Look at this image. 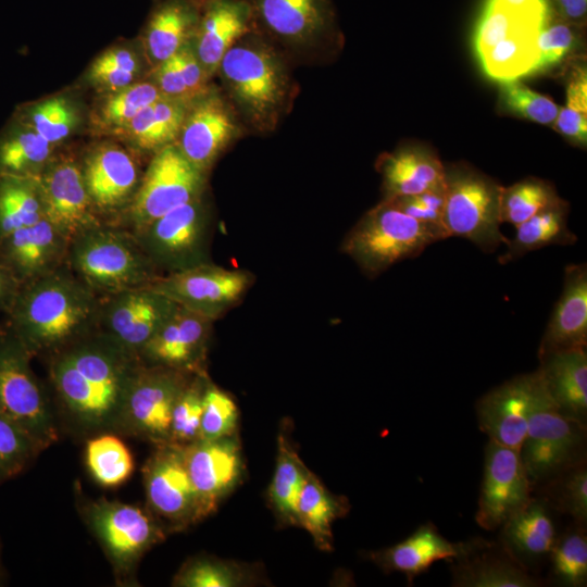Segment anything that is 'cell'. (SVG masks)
I'll return each mask as SVG.
<instances>
[{
	"label": "cell",
	"mask_w": 587,
	"mask_h": 587,
	"mask_svg": "<svg viewBox=\"0 0 587 587\" xmlns=\"http://www.w3.org/2000/svg\"><path fill=\"white\" fill-rule=\"evenodd\" d=\"M247 573L240 565L214 558L188 561L173 579L180 587H236L246 582Z\"/></svg>",
	"instance_id": "43"
},
{
	"label": "cell",
	"mask_w": 587,
	"mask_h": 587,
	"mask_svg": "<svg viewBox=\"0 0 587 587\" xmlns=\"http://www.w3.org/2000/svg\"><path fill=\"white\" fill-rule=\"evenodd\" d=\"M66 265L99 297L149 286L163 275L130 230L107 223L70 239Z\"/></svg>",
	"instance_id": "4"
},
{
	"label": "cell",
	"mask_w": 587,
	"mask_h": 587,
	"mask_svg": "<svg viewBox=\"0 0 587 587\" xmlns=\"http://www.w3.org/2000/svg\"><path fill=\"white\" fill-rule=\"evenodd\" d=\"M537 37L538 34H519L498 42L477 58L483 72L499 84L536 74L539 59Z\"/></svg>",
	"instance_id": "35"
},
{
	"label": "cell",
	"mask_w": 587,
	"mask_h": 587,
	"mask_svg": "<svg viewBox=\"0 0 587 587\" xmlns=\"http://www.w3.org/2000/svg\"><path fill=\"white\" fill-rule=\"evenodd\" d=\"M546 388L569 416L582 422L587 413L586 348L557 351L539 358Z\"/></svg>",
	"instance_id": "29"
},
{
	"label": "cell",
	"mask_w": 587,
	"mask_h": 587,
	"mask_svg": "<svg viewBox=\"0 0 587 587\" xmlns=\"http://www.w3.org/2000/svg\"><path fill=\"white\" fill-rule=\"evenodd\" d=\"M587 345V266L570 264L564 270L562 294L539 345V358Z\"/></svg>",
	"instance_id": "25"
},
{
	"label": "cell",
	"mask_w": 587,
	"mask_h": 587,
	"mask_svg": "<svg viewBox=\"0 0 587 587\" xmlns=\"http://www.w3.org/2000/svg\"><path fill=\"white\" fill-rule=\"evenodd\" d=\"M39 452L22 429L0 415V484L18 475Z\"/></svg>",
	"instance_id": "48"
},
{
	"label": "cell",
	"mask_w": 587,
	"mask_h": 587,
	"mask_svg": "<svg viewBox=\"0 0 587 587\" xmlns=\"http://www.w3.org/2000/svg\"><path fill=\"white\" fill-rule=\"evenodd\" d=\"M43 217L37 177L0 175V240Z\"/></svg>",
	"instance_id": "34"
},
{
	"label": "cell",
	"mask_w": 587,
	"mask_h": 587,
	"mask_svg": "<svg viewBox=\"0 0 587 587\" xmlns=\"http://www.w3.org/2000/svg\"><path fill=\"white\" fill-rule=\"evenodd\" d=\"M503 525L505 540L515 551L526 557L546 554L557 541L552 520L539 501L530 500Z\"/></svg>",
	"instance_id": "36"
},
{
	"label": "cell",
	"mask_w": 587,
	"mask_h": 587,
	"mask_svg": "<svg viewBox=\"0 0 587 587\" xmlns=\"http://www.w3.org/2000/svg\"><path fill=\"white\" fill-rule=\"evenodd\" d=\"M547 182L538 178L523 179L501 189L500 217L514 227L547 209L563 203Z\"/></svg>",
	"instance_id": "39"
},
{
	"label": "cell",
	"mask_w": 587,
	"mask_h": 587,
	"mask_svg": "<svg viewBox=\"0 0 587 587\" xmlns=\"http://www.w3.org/2000/svg\"><path fill=\"white\" fill-rule=\"evenodd\" d=\"M82 171L97 215L103 223L114 225L140 184L136 163L125 150L104 146L89 154Z\"/></svg>",
	"instance_id": "21"
},
{
	"label": "cell",
	"mask_w": 587,
	"mask_h": 587,
	"mask_svg": "<svg viewBox=\"0 0 587 587\" xmlns=\"http://www.w3.org/2000/svg\"><path fill=\"white\" fill-rule=\"evenodd\" d=\"M555 130L574 141L585 146L587 142V115L586 113L564 107L553 123Z\"/></svg>",
	"instance_id": "56"
},
{
	"label": "cell",
	"mask_w": 587,
	"mask_h": 587,
	"mask_svg": "<svg viewBox=\"0 0 587 587\" xmlns=\"http://www.w3.org/2000/svg\"><path fill=\"white\" fill-rule=\"evenodd\" d=\"M50 154V142L28 126L18 127L0 139V175L37 177Z\"/></svg>",
	"instance_id": "37"
},
{
	"label": "cell",
	"mask_w": 587,
	"mask_h": 587,
	"mask_svg": "<svg viewBox=\"0 0 587 587\" xmlns=\"http://www.w3.org/2000/svg\"><path fill=\"white\" fill-rule=\"evenodd\" d=\"M383 201H389L399 210L422 223L445 229L442 224L445 187Z\"/></svg>",
	"instance_id": "52"
},
{
	"label": "cell",
	"mask_w": 587,
	"mask_h": 587,
	"mask_svg": "<svg viewBox=\"0 0 587 587\" xmlns=\"http://www.w3.org/2000/svg\"><path fill=\"white\" fill-rule=\"evenodd\" d=\"M448 238L447 232L422 223L389 201L367 211L348 232L341 251L367 277H376L394 264L421 254L429 245Z\"/></svg>",
	"instance_id": "5"
},
{
	"label": "cell",
	"mask_w": 587,
	"mask_h": 587,
	"mask_svg": "<svg viewBox=\"0 0 587 587\" xmlns=\"http://www.w3.org/2000/svg\"><path fill=\"white\" fill-rule=\"evenodd\" d=\"M21 283L0 263V316L7 317L20 290Z\"/></svg>",
	"instance_id": "59"
},
{
	"label": "cell",
	"mask_w": 587,
	"mask_h": 587,
	"mask_svg": "<svg viewBox=\"0 0 587 587\" xmlns=\"http://www.w3.org/2000/svg\"><path fill=\"white\" fill-rule=\"evenodd\" d=\"M275 47L252 30L229 48L217 68L233 110L258 133L274 130L296 95L285 58Z\"/></svg>",
	"instance_id": "3"
},
{
	"label": "cell",
	"mask_w": 587,
	"mask_h": 587,
	"mask_svg": "<svg viewBox=\"0 0 587 587\" xmlns=\"http://www.w3.org/2000/svg\"><path fill=\"white\" fill-rule=\"evenodd\" d=\"M207 371L191 374L178 395L172 412L170 441L180 446L199 439Z\"/></svg>",
	"instance_id": "41"
},
{
	"label": "cell",
	"mask_w": 587,
	"mask_h": 587,
	"mask_svg": "<svg viewBox=\"0 0 587 587\" xmlns=\"http://www.w3.org/2000/svg\"><path fill=\"white\" fill-rule=\"evenodd\" d=\"M155 446L142 469L148 507L171 528L183 529L201 520L184 446L173 442Z\"/></svg>",
	"instance_id": "16"
},
{
	"label": "cell",
	"mask_w": 587,
	"mask_h": 587,
	"mask_svg": "<svg viewBox=\"0 0 587 587\" xmlns=\"http://www.w3.org/2000/svg\"><path fill=\"white\" fill-rule=\"evenodd\" d=\"M238 408L233 397L209 378L203 397L199 439L211 440L236 435Z\"/></svg>",
	"instance_id": "44"
},
{
	"label": "cell",
	"mask_w": 587,
	"mask_h": 587,
	"mask_svg": "<svg viewBox=\"0 0 587 587\" xmlns=\"http://www.w3.org/2000/svg\"><path fill=\"white\" fill-rule=\"evenodd\" d=\"M500 86V100L507 111L535 123L553 125L559 107L552 99L519 80L502 83Z\"/></svg>",
	"instance_id": "46"
},
{
	"label": "cell",
	"mask_w": 587,
	"mask_h": 587,
	"mask_svg": "<svg viewBox=\"0 0 587 587\" xmlns=\"http://www.w3.org/2000/svg\"><path fill=\"white\" fill-rule=\"evenodd\" d=\"M203 195L132 232L163 274L211 263L213 214Z\"/></svg>",
	"instance_id": "7"
},
{
	"label": "cell",
	"mask_w": 587,
	"mask_h": 587,
	"mask_svg": "<svg viewBox=\"0 0 587 587\" xmlns=\"http://www.w3.org/2000/svg\"><path fill=\"white\" fill-rule=\"evenodd\" d=\"M454 585L462 587H529L537 584L519 565L502 559L483 558L459 565L454 571Z\"/></svg>",
	"instance_id": "42"
},
{
	"label": "cell",
	"mask_w": 587,
	"mask_h": 587,
	"mask_svg": "<svg viewBox=\"0 0 587 587\" xmlns=\"http://www.w3.org/2000/svg\"><path fill=\"white\" fill-rule=\"evenodd\" d=\"M33 354L0 325V415L22 429L41 451L58 440L52 400L32 367Z\"/></svg>",
	"instance_id": "6"
},
{
	"label": "cell",
	"mask_w": 587,
	"mask_h": 587,
	"mask_svg": "<svg viewBox=\"0 0 587 587\" xmlns=\"http://www.w3.org/2000/svg\"><path fill=\"white\" fill-rule=\"evenodd\" d=\"M582 435L583 423L560 409L537 370L527 433L520 451L529 478L538 480L565 466L579 446Z\"/></svg>",
	"instance_id": "10"
},
{
	"label": "cell",
	"mask_w": 587,
	"mask_h": 587,
	"mask_svg": "<svg viewBox=\"0 0 587 587\" xmlns=\"http://www.w3.org/2000/svg\"><path fill=\"white\" fill-rule=\"evenodd\" d=\"M383 180V200L413 196L445 187V166L438 157L421 147L384 153L376 163Z\"/></svg>",
	"instance_id": "27"
},
{
	"label": "cell",
	"mask_w": 587,
	"mask_h": 587,
	"mask_svg": "<svg viewBox=\"0 0 587 587\" xmlns=\"http://www.w3.org/2000/svg\"><path fill=\"white\" fill-rule=\"evenodd\" d=\"M172 58L192 97L203 95L208 74L190 46L184 45Z\"/></svg>",
	"instance_id": "54"
},
{
	"label": "cell",
	"mask_w": 587,
	"mask_h": 587,
	"mask_svg": "<svg viewBox=\"0 0 587 587\" xmlns=\"http://www.w3.org/2000/svg\"><path fill=\"white\" fill-rule=\"evenodd\" d=\"M45 217L70 239L103 223L88 195L82 165L72 159L49 161L37 176Z\"/></svg>",
	"instance_id": "20"
},
{
	"label": "cell",
	"mask_w": 587,
	"mask_h": 587,
	"mask_svg": "<svg viewBox=\"0 0 587 587\" xmlns=\"http://www.w3.org/2000/svg\"><path fill=\"white\" fill-rule=\"evenodd\" d=\"M502 187L466 166L445 168L442 224L449 237H462L485 252L496 250L508 238L500 230Z\"/></svg>",
	"instance_id": "8"
},
{
	"label": "cell",
	"mask_w": 587,
	"mask_h": 587,
	"mask_svg": "<svg viewBox=\"0 0 587 587\" xmlns=\"http://www.w3.org/2000/svg\"><path fill=\"white\" fill-rule=\"evenodd\" d=\"M551 552L553 574L563 584L583 586L587 579V540L580 533H571Z\"/></svg>",
	"instance_id": "49"
},
{
	"label": "cell",
	"mask_w": 587,
	"mask_h": 587,
	"mask_svg": "<svg viewBox=\"0 0 587 587\" xmlns=\"http://www.w3.org/2000/svg\"><path fill=\"white\" fill-rule=\"evenodd\" d=\"M530 500L529 476L520 451L489 440L476 522L486 529H495Z\"/></svg>",
	"instance_id": "17"
},
{
	"label": "cell",
	"mask_w": 587,
	"mask_h": 587,
	"mask_svg": "<svg viewBox=\"0 0 587 587\" xmlns=\"http://www.w3.org/2000/svg\"><path fill=\"white\" fill-rule=\"evenodd\" d=\"M254 30L246 0H215L200 12L196 29V55L208 75L217 71L225 53Z\"/></svg>",
	"instance_id": "26"
},
{
	"label": "cell",
	"mask_w": 587,
	"mask_h": 587,
	"mask_svg": "<svg viewBox=\"0 0 587 587\" xmlns=\"http://www.w3.org/2000/svg\"><path fill=\"white\" fill-rule=\"evenodd\" d=\"M513 13L549 23L548 0H486Z\"/></svg>",
	"instance_id": "57"
},
{
	"label": "cell",
	"mask_w": 587,
	"mask_h": 587,
	"mask_svg": "<svg viewBox=\"0 0 587 587\" xmlns=\"http://www.w3.org/2000/svg\"><path fill=\"white\" fill-rule=\"evenodd\" d=\"M310 470L291 447L287 437L278 436L274 475L268 487V500L278 520L285 525H298L297 505Z\"/></svg>",
	"instance_id": "33"
},
{
	"label": "cell",
	"mask_w": 587,
	"mask_h": 587,
	"mask_svg": "<svg viewBox=\"0 0 587 587\" xmlns=\"http://www.w3.org/2000/svg\"><path fill=\"white\" fill-rule=\"evenodd\" d=\"M100 297L67 265L21 284L5 324L33 357L48 359L98 330Z\"/></svg>",
	"instance_id": "2"
},
{
	"label": "cell",
	"mask_w": 587,
	"mask_h": 587,
	"mask_svg": "<svg viewBox=\"0 0 587 587\" xmlns=\"http://www.w3.org/2000/svg\"><path fill=\"white\" fill-rule=\"evenodd\" d=\"M562 508L576 520L584 522L587 516V471L580 467L571 473L561 486Z\"/></svg>",
	"instance_id": "53"
},
{
	"label": "cell",
	"mask_w": 587,
	"mask_h": 587,
	"mask_svg": "<svg viewBox=\"0 0 587 587\" xmlns=\"http://www.w3.org/2000/svg\"><path fill=\"white\" fill-rule=\"evenodd\" d=\"M254 279L247 270H229L211 262L162 275L150 286L179 307L215 322L241 302Z\"/></svg>",
	"instance_id": "13"
},
{
	"label": "cell",
	"mask_w": 587,
	"mask_h": 587,
	"mask_svg": "<svg viewBox=\"0 0 587 587\" xmlns=\"http://www.w3.org/2000/svg\"><path fill=\"white\" fill-rule=\"evenodd\" d=\"M85 516L121 575H127L142 554L164 538L153 514L138 505L99 499L86 508Z\"/></svg>",
	"instance_id": "14"
},
{
	"label": "cell",
	"mask_w": 587,
	"mask_h": 587,
	"mask_svg": "<svg viewBox=\"0 0 587 587\" xmlns=\"http://www.w3.org/2000/svg\"><path fill=\"white\" fill-rule=\"evenodd\" d=\"M154 79L157 87L165 97L185 102L193 99L172 57L159 63Z\"/></svg>",
	"instance_id": "55"
},
{
	"label": "cell",
	"mask_w": 587,
	"mask_h": 587,
	"mask_svg": "<svg viewBox=\"0 0 587 587\" xmlns=\"http://www.w3.org/2000/svg\"><path fill=\"white\" fill-rule=\"evenodd\" d=\"M535 372L520 375L483 396L477 420L489 440L521 451L527 433Z\"/></svg>",
	"instance_id": "24"
},
{
	"label": "cell",
	"mask_w": 587,
	"mask_h": 587,
	"mask_svg": "<svg viewBox=\"0 0 587 587\" xmlns=\"http://www.w3.org/2000/svg\"><path fill=\"white\" fill-rule=\"evenodd\" d=\"M186 113L178 149L197 168L207 173L238 133L236 113L217 95L204 96Z\"/></svg>",
	"instance_id": "23"
},
{
	"label": "cell",
	"mask_w": 587,
	"mask_h": 587,
	"mask_svg": "<svg viewBox=\"0 0 587 587\" xmlns=\"http://www.w3.org/2000/svg\"><path fill=\"white\" fill-rule=\"evenodd\" d=\"M347 512L346 502L329 492L310 471L297 505V523L321 550L333 548L332 525Z\"/></svg>",
	"instance_id": "32"
},
{
	"label": "cell",
	"mask_w": 587,
	"mask_h": 587,
	"mask_svg": "<svg viewBox=\"0 0 587 587\" xmlns=\"http://www.w3.org/2000/svg\"><path fill=\"white\" fill-rule=\"evenodd\" d=\"M475 547L451 542L434 525L424 524L404 540L372 553V559L386 572H400L412 582L436 561L465 557Z\"/></svg>",
	"instance_id": "28"
},
{
	"label": "cell",
	"mask_w": 587,
	"mask_h": 587,
	"mask_svg": "<svg viewBox=\"0 0 587 587\" xmlns=\"http://www.w3.org/2000/svg\"><path fill=\"white\" fill-rule=\"evenodd\" d=\"M200 12L188 0H164L153 11L147 26L150 55L161 63L174 55L195 35Z\"/></svg>",
	"instance_id": "30"
},
{
	"label": "cell",
	"mask_w": 587,
	"mask_h": 587,
	"mask_svg": "<svg viewBox=\"0 0 587 587\" xmlns=\"http://www.w3.org/2000/svg\"><path fill=\"white\" fill-rule=\"evenodd\" d=\"M137 71L138 63L133 53L125 49H113L92 63L89 76L96 84L117 91L132 84Z\"/></svg>",
	"instance_id": "50"
},
{
	"label": "cell",
	"mask_w": 587,
	"mask_h": 587,
	"mask_svg": "<svg viewBox=\"0 0 587 587\" xmlns=\"http://www.w3.org/2000/svg\"><path fill=\"white\" fill-rule=\"evenodd\" d=\"M177 308L150 285L125 289L100 297L98 330L138 357Z\"/></svg>",
	"instance_id": "15"
},
{
	"label": "cell",
	"mask_w": 587,
	"mask_h": 587,
	"mask_svg": "<svg viewBox=\"0 0 587 587\" xmlns=\"http://www.w3.org/2000/svg\"><path fill=\"white\" fill-rule=\"evenodd\" d=\"M577 43L574 29L564 23H549L539 32L537 47L539 52L537 73L559 64Z\"/></svg>",
	"instance_id": "51"
},
{
	"label": "cell",
	"mask_w": 587,
	"mask_h": 587,
	"mask_svg": "<svg viewBox=\"0 0 587 587\" xmlns=\"http://www.w3.org/2000/svg\"><path fill=\"white\" fill-rule=\"evenodd\" d=\"M163 97L155 84L129 85L104 101L101 121L107 126L125 127L142 109Z\"/></svg>",
	"instance_id": "45"
},
{
	"label": "cell",
	"mask_w": 587,
	"mask_h": 587,
	"mask_svg": "<svg viewBox=\"0 0 587 587\" xmlns=\"http://www.w3.org/2000/svg\"><path fill=\"white\" fill-rule=\"evenodd\" d=\"M565 107L587 113V75L585 67H580L573 73L566 88Z\"/></svg>",
	"instance_id": "58"
},
{
	"label": "cell",
	"mask_w": 587,
	"mask_h": 587,
	"mask_svg": "<svg viewBox=\"0 0 587 587\" xmlns=\"http://www.w3.org/2000/svg\"><path fill=\"white\" fill-rule=\"evenodd\" d=\"M254 30L275 46L311 54L337 35L332 0H246Z\"/></svg>",
	"instance_id": "11"
},
{
	"label": "cell",
	"mask_w": 587,
	"mask_h": 587,
	"mask_svg": "<svg viewBox=\"0 0 587 587\" xmlns=\"http://www.w3.org/2000/svg\"><path fill=\"white\" fill-rule=\"evenodd\" d=\"M184 454L202 520L214 513L220 502L241 482L240 445L236 435L198 439L184 446Z\"/></svg>",
	"instance_id": "18"
},
{
	"label": "cell",
	"mask_w": 587,
	"mask_h": 587,
	"mask_svg": "<svg viewBox=\"0 0 587 587\" xmlns=\"http://www.w3.org/2000/svg\"><path fill=\"white\" fill-rule=\"evenodd\" d=\"M207 173L197 168L176 145L155 152L137 191L114 224L137 230L204 193Z\"/></svg>",
	"instance_id": "9"
},
{
	"label": "cell",
	"mask_w": 587,
	"mask_h": 587,
	"mask_svg": "<svg viewBox=\"0 0 587 587\" xmlns=\"http://www.w3.org/2000/svg\"><path fill=\"white\" fill-rule=\"evenodd\" d=\"M213 323L209 317L178 305L140 350V363L186 373L207 371Z\"/></svg>",
	"instance_id": "19"
},
{
	"label": "cell",
	"mask_w": 587,
	"mask_h": 587,
	"mask_svg": "<svg viewBox=\"0 0 587 587\" xmlns=\"http://www.w3.org/2000/svg\"><path fill=\"white\" fill-rule=\"evenodd\" d=\"M547 24L486 2L474 32L475 54L479 58L498 42L514 35L539 34Z\"/></svg>",
	"instance_id": "40"
},
{
	"label": "cell",
	"mask_w": 587,
	"mask_h": 587,
	"mask_svg": "<svg viewBox=\"0 0 587 587\" xmlns=\"http://www.w3.org/2000/svg\"><path fill=\"white\" fill-rule=\"evenodd\" d=\"M0 575H1V563H0Z\"/></svg>",
	"instance_id": "62"
},
{
	"label": "cell",
	"mask_w": 587,
	"mask_h": 587,
	"mask_svg": "<svg viewBox=\"0 0 587 587\" xmlns=\"http://www.w3.org/2000/svg\"><path fill=\"white\" fill-rule=\"evenodd\" d=\"M561 13L571 21H580L587 11V0H557Z\"/></svg>",
	"instance_id": "60"
},
{
	"label": "cell",
	"mask_w": 587,
	"mask_h": 587,
	"mask_svg": "<svg viewBox=\"0 0 587 587\" xmlns=\"http://www.w3.org/2000/svg\"><path fill=\"white\" fill-rule=\"evenodd\" d=\"M68 245L70 238L43 217L0 240V263L24 284L65 265Z\"/></svg>",
	"instance_id": "22"
},
{
	"label": "cell",
	"mask_w": 587,
	"mask_h": 587,
	"mask_svg": "<svg viewBox=\"0 0 587 587\" xmlns=\"http://www.w3.org/2000/svg\"><path fill=\"white\" fill-rule=\"evenodd\" d=\"M23 121L52 145L68 136L75 125L76 114L66 99L51 98L28 109Z\"/></svg>",
	"instance_id": "47"
},
{
	"label": "cell",
	"mask_w": 587,
	"mask_h": 587,
	"mask_svg": "<svg viewBox=\"0 0 587 587\" xmlns=\"http://www.w3.org/2000/svg\"><path fill=\"white\" fill-rule=\"evenodd\" d=\"M567 204L563 203L537 213L516 226L515 236L507 241V251L499 257L501 264L514 261L527 252L550 245H573L576 236L569 229Z\"/></svg>",
	"instance_id": "31"
},
{
	"label": "cell",
	"mask_w": 587,
	"mask_h": 587,
	"mask_svg": "<svg viewBox=\"0 0 587 587\" xmlns=\"http://www.w3.org/2000/svg\"><path fill=\"white\" fill-rule=\"evenodd\" d=\"M191 374L140 364L126 395L116 432L155 445L168 442L173 408Z\"/></svg>",
	"instance_id": "12"
},
{
	"label": "cell",
	"mask_w": 587,
	"mask_h": 587,
	"mask_svg": "<svg viewBox=\"0 0 587 587\" xmlns=\"http://www.w3.org/2000/svg\"><path fill=\"white\" fill-rule=\"evenodd\" d=\"M85 459L92 478L107 488L123 484L134 471L129 449L117 436L109 433L88 439Z\"/></svg>",
	"instance_id": "38"
},
{
	"label": "cell",
	"mask_w": 587,
	"mask_h": 587,
	"mask_svg": "<svg viewBox=\"0 0 587 587\" xmlns=\"http://www.w3.org/2000/svg\"><path fill=\"white\" fill-rule=\"evenodd\" d=\"M190 3H192L195 7H197L199 10H202L205 5L209 3L215 1V0H188Z\"/></svg>",
	"instance_id": "61"
},
{
	"label": "cell",
	"mask_w": 587,
	"mask_h": 587,
	"mask_svg": "<svg viewBox=\"0 0 587 587\" xmlns=\"http://www.w3.org/2000/svg\"><path fill=\"white\" fill-rule=\"evenodd\" d=\"M47 360L54 402L70 425L83 435L116 432L138 357L96 330Z\"/></svg>",
	"instance_id": "1"
}]
</instances>
